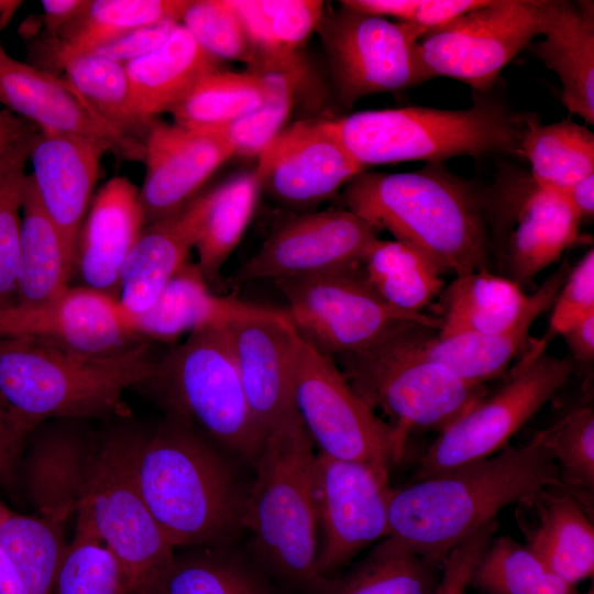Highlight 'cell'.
Instances as JSON below:
<instances>
[{
    "instance_id": "obj_34",
    "label": "cell",
    "mask_w": 594,
    "mask_h": 594,
    "mask_svg": "<svg viewBox=\"0 0 594 594\" xmlns=\"http://www.w3.org/2000/svg\"><path fill=\"white\" fill-rule=\"evenodd\" d=\"M188 0H92L53 42L55 59L90 54L141 26L180 23Z\"/></svg>"
},
{
    "instance_id": "obj_31",
    "label": "cell",
    "mask_w": 594,
    "mask_h": 594,
    "mask_svg": "<svg viewBox=\"0 0 594 594\" xmlns=\"http://www.w3.org/2000/svg\"><path fill=\"white\" fill-rule=\"evenodd\" d=\"M217 65L218 59L178 23L156 50L124 64L134 118L146 124L170 111Z\"/></svg>"
},
{
    "instance_id": "obj_55",
    "label": "cell",
    "mask_w": 594,
    "mask_h": 594,
    "mask_svg": "<svg viewBox=\"0 0 594 594\" xmlns=\"http://www.w3.org/2000/svg\"><path fill=\"white\" fill-rule=\"evenodd\" d=\"M343 8L363 12L374 16H393L405 22L411 16L417 0H345Z\"/></svg>"
},
{
    "instance_id": "obj_25",
    "label": "cell",
    "mask_w": 594,
    "mask_h": 594,
    "mask_svg": "<svg viewBox=\"0 0 594 594\" xmlns=\"http://www.w3.org/2000/svg\"><path fill=\"white\" fill-rule=\"evenodd\" d=\"M107 152V146L99 141L56 131L38 130L32 140L29 162L33 172L30 175L73 266L100 160Z\"/></svg>"
},
{
    "instance_id": "obj_22",
    "label": "cell",
    "mask_w": 594,
    "mask_h": 594,
    "mask_svg": "<svg viewBox=\"0 0 594 594\" xmlns=\"http://www.w3.org/2000/svg\"><path fill=\"white\" fill-rule=\"evenodd\" d=\"M571 267L564 262L538 289L508 330L493 334L460 333L439 337L438 331L415 324L389 337L406 354L444 366L464 381L485 384L502 377L513 358L527 344L537 317L556 300Z\"/></svg>"
},
{
    "instance_id": "obj_4",
    "label": "cell",
    "mask_w": 594,
    "mask_h": 594,
    "mask_svg": "<svg viewBox=\"0 0 594 594\" xmlns=\"http://www.w3.org/2000/svg\"><path fill=\"white\" fill-rule=\"evenodd\" d=\"M138 479L174 550L218 548L243 528L246 492L215 443L178 417L144 431Z\"/></svg>"
},
{
    "instance_id": "obj_20",
    "label": "cell",
    "mask_w": 594,
    "mask_h": 594,
    "mask_svg": "<svg viewBox=\"0 0 594 594\" xmlns=\"http://www.w3.org/2000/svg\"><path fill=\"white\" fill-rule=\"evenodd\" d=\"M91 420L56 418L28 437L16 471V487L35 515L66 522L76 514L99 448Z\"/></svg>"
},
{
    "instance_id": "obj_5",
    "label": "cell",
    "mask_w": 594,
    "mask_h": 594,
    "mask_svg": "<svg viewBox=\"0 0 594 594\" xmlns=\"http://www.w3.org/2000/svg\"><path fill=\"white\" fill-rule=\"evenodd\" d=\"M530 116L482 97L462 110L404 107L360 111L329 121L349 154L365 169L414 160L440 163L461 155L521 156L520 142Z\"/></svg>"
},
{
    "instance_id": "obj_26",
    "label": "cell",
    "mask_w": 594,
    "mask_h": 594,
    "mask_svg": "<svg viewBox=\"0 0 594 594\" xmlns=\"http://www.w3.org/2000/svg\"><path fill=\"white\" fill-rule=\"evenodd\" d=\"M145 227L140 189L110 178L94 197L77 243L74 270L84 286L119 297L122 266Z\"/></svg>"
},
{
    "instance_id": "obj_42",
    "label": "cell",
    "mask_w": 594,
    "mask_h": 594,
    "mask_svg": "<svg viewBox=\"0 0 594 594\" xmlns=\"http://www.w3.org/2000/svg\"><path fill=\"white\" fill-rule=\"evenodd\" d=\"M469 586L483 594H580L507 536L493 537L472 570Z\"/></svg>"
},
{
    "instance_id": "obj_19",
    "label": "cell",
    "mask_w": 594,
    "mask_h": 594,
    "mask_svg": "<svg viewBox=\"0 0 594 594\" xmlns=\"http://www.w3.org/2000/svg\"><path fill=\"white\" fill-rule=\"evenodd\" d=\"M0 336L29 337L88 355L121 353L141 340L118 298L87 286H68L40 305L13 306L0 314Z\"/></svg>"
},
{
    "instance_id": "obj_9",
    "label": "cell",
    "mask_w": 594,
    "mask_h": 594,
    "mask_svg": "<svg viewBox=\"0 0 594 594\" xmlns=\"http://www.w3.org/2000/svg\"><path fill=\"white\" fill-rule=\"evenodd\" d=\"M333 360L363 400L388 417L402 458L413 430L441 432L487 395L485 384L413 358L389 337Z\"/></svg>"
},
{
    "instance_id": "obj_54",
    "label": "cell",
    "mask_w": 594,
    "mask_h": 594,
    "mask_svg": "<svg viewBox=\"0 0 594 594\" xmlns=\"http://www.w3.org/2000/svg\"><path fill=\"white\" fill-rule=\"evenodd\" d=\"M26 440L19 433L0 400V487H16V471Z\"/></svg>"
},
{
    "instance_id": "obj_12",
    "label": "cell",
    "mask_w": 594,
    "mask_h": 594,
    "mask_svg": "<svg viewBox=\"0 0 594 594\" xmlns=\"http://www.w3.org/2000/svg\"><path fill=\"white\" fill-rule=\"evenodd\" d=\"M491 249L505 277L526 284L574 243L580 217L558 193L540 186L529 172L501 168L480 191Z\"/></svg>"
},
{
    "instance_id": "obj_3",
    "label": "cell",
    "mask_w": 594,
    "mask_h": 594,
    "mask_svg": "<svg viewBox=\"0 0 594 594\" xmlns=\"http://www.w3.org/2000/svg\"><path fill=\"white\" fill-rule=\"evenodd\" d=\"M156 361L147 341L88 356L34 338L0 336V400L25 440L50 419L128 418L124 393L144 386Z\"/></svg>"
},
{
    "instance_id": "obj_51",
    "label": "cell",
    "mask_w": 594,
    "mask_h": 594,
    "mask_svg": "<svg viewBox=\"0 0 594 594\" xmlns=\"http://www.w3.org/2000/svg\"><path fill=\"white\" fill-rule=\"evenodd\" d=\"M498 522L492 520L459 543L447 557L435 594H464L472 570L493 539Z\"/></svg>"
},
{
    "instance_id": "obj_2",
    "label": "cell",
    "mask_w": 594,
    "mask_h": 594,
    "mask_svg": "<svg viewBox=\"0 0 594 594\" xmlns=\"http://www.w3.org/2000/svg\"><path fill=\"white\" fill-rule=\"evenodd\" d=\"M342 197L346 209L420 250L441 274L490 271L492 249L480 190L439 163L407 173L363 170Z\"/></svg>"
},
{
    "instance_id": "obj_32",
    "label": "cell",
    "mask_w": 594,
    "mask_h": 594,
    "mask_svg": "<svg viewBox=\"0 0 594 594\" xmlns=\"http://www.w3.org/2000/svg\"><path fill=\"white\" fill-rule=\"evenodd\" d=\"M529 295L514 280L488 270L455 277L439 296V337L499 333L512 328Z\"/></svg>"
},
{
    "instance_id": "obj_60",
    "label": "cell",
    "mask_w": 594,
    "mask_h": 594,
    "mask_svg": "<svg viewBox=\"0 0 594 594\" xmlns=\"http://www.w3.org/2000/svg\"><path fill=\"white\" fill-rule=\"evenodd\" d=\"M0 594H28L11 559L0 543Z\"/></svg>"
},
{
    "instance_id": "obj_7",
    "label": "cell",
    "mask_w": 594,
    "mask_h": 594,
    "mask_svg": "<svg viewBox=\"0 0 594 594\" xmlns=\"http://www.w3.org/2000/svg\"><path fill=\"white\" fill-rule=\"evenodd\" d=\"M144 431L120 424L100 433L75 529L97 538L116 554L138 594H151L175 558L139 485Z\"/></svg>"
},
{
    "instance_id": "obj_56",
    "label": "cell",
    "mask_w": 594,
    "mask_h": 594,
    "mask_svg": "<svg viewBox=\"0 0 594 594\" xmlns=\"http://www.w3.org/2000/svg\"><path fill=\"white\" fill-rule=\"evenodd\" d=\"M84 0H42L46 34L54 41L61 30L75 19L87 6Z\"/></svg>"
},
{
    "instance_id": "obj_13",
    "label": "cell",
    "mask_w": 594,
    "mask_h": 594,
    "mask_svg": "<svg viewBox=\"0 0 594 594\" xmlns=\"http://www.w3.org/2000/svg\"><path fill=\"white\" fill-rule=\"evenodd\" d=\"M572 360L542 353L521 360L508 382L439 432L421 457L413 482L491 457L566 384Z\"/></svg>"
},
{
    "instance_id": "obj_46",
    "label": "cell",
    "mask_w": 594,
    "mask_h": 594,
    "mask_svg": "<svg viewBox=\"0 0 594 594\" xmlns=\"http://www.w3.org/2000/svg\"><path fill=\"white\" fill-rule=\"evenodd\" d=\"M53 594H138L124 566L100 540L75 530L61 559Z\"/></svg>"
},
{
    "instance_id": "obj_24",
    "label": "cell",
    "mask_w": 594,
    "mask_h": 594,
    "mask_svg": "<svg viewBox=\"0 0 594 594\" xmlns=\"http://www.w3.org/2000/svg\"><path fill=\"white\" fill-rule=\"evenodd\" d=\"M0 103L41 131H56L99 141L120 158L142 161L144 144L98 118L67 80L22 63L0 43Z\"/></svg>"
},
{
    "instance_id": "obj_6",
    "label": "cell",
    "mask_w": 594,
    "mask_h": 594,
    "mask_svg": "<svg viewBox=\"0 0 594 594\" xmlns=\"http://www.w3.org/2000/svg\"><path fill=\"white\" fill-rule=\"evenodd\" d=\"M314 446L299 415L265 436L242 520L262 556L304 584L316 581L319 552Z\"/></svg>"
},
{
    "instance_id": "obj_43",
    "label": "cell",
    "mask_w": 594,
    "mask_h": 594,
    "mask_svg": "<svg viewBox=\"0 0 594 594\" xmlns=\"http://www.w3.org/2000/svg\"><path fill=\"white\" fill-rule=\"evenodd\" d=\"M263 99L264 84L258 72L218 68L204 76L169 112L178 125L209 129L253 111Z\"/></svg>"
},
{
    "instance_id": "obj_39",
    "label": "cell",
    "mask_w": 594,
    "mask_h": 594,
    "mask_svg": "<svg viewBox=\"0 0 594 594\" xmlns=\"http://www.w3.org/2000/svg\"><path fill=\"white\" fill-rule=\"evenodd\" d=\"M65 524L16 513L0 499V543L28 594H53L56 572L67 546Z\"/></svg>"
},
{
    "instance_id": "obj_57",
    "label": "cell",
    "mask_w": 594,
    "mask_h": 594,
    "mask_svg": "<svg viewBox=\"0 0 594 594\" xmlns=\"http://www.w3.org/2000/svg\"><path fill=\"white\" fill-rule=\"evenodd\" d=\"M573 356L580 362L594 358V312L574 322L563 334Z\"/></svg>"
},
{
    "instance_id": "obj_45",
    "label": "cell",
    "mask_w": 594,
    "mask_h": 594,
    "mask_svg": "<svg viewBox=\"0 0 594 594\" xmlns=\"http://www.w3.org/2000/svg\"><path fill=\"white\" fill-rule=\"evenodd\" d=\"M215 549L175 557L151 594H271L242 562Z\"/></svg>"
},
{
    "instance_id": "obj_52",
    "label": "cell",
    "mask_w": 594,
    "mask_h": 594,
    "mask_svg": "<svg viewBox=\"0 0 594 594\" xmlns=\"http://www.w3.org/2000/svg\"><path fill=\"white\" fill-rule=\"evenodd\" d=\"M179 22L162 21L130 31L97 50L96 54L127 64L156 50Z\"/></svg>"
},
{
    "instance_id": "obj_61",
    "label": "cell",
    "mask_w": 594,
    "mask_h": 594,
    "mask_svg": "<svg viewBox=\"0 0 594 594\" xmlns=\"http://www.w3.org/2000/svg\"><path fill=\"white\" fill-rule=\"evenodd\" d=\"M21 6V1H2L0 0V15L3 22H7L13 12Z\"/></svg>"
},
{
    "instance_id": "obj_49",
    "label": "cell",
    "mask_w": 594,
    "mask_h": 594,
    "mask_svg": "<svg viewBox=\"0 0 594 594\" xmlns=\"http://www.w3.org/2000/svg\"><path fill=\"white\" fill-rule=\"evenodd\" d=\"M273 45L275 63L288 64L299 55L296 48L323 20V2L317 0H255Z\"/></svg>"
},
{
    "instance_id": "obj_23",
    "label": "cell",
    "mask_w": 594,
    "mask_h": 594,
    "mask_svg": "<svg viewBox=\"0 0 594 594\" xmlns=\"http://www.w3.org/2000/svg\"><path fill=\"white\" fill-rule=\"evenodd\" d=\"M228 330L250 410L266 436L298 415L293 391L297 332L282 309L233 320Z\"/></svg>"
},
{
    "instance_id": "obj_53",
    "label": "cell",
    "mask_w": 594,
    "mask_h": 594,
    "mask_svg": "<svg viewBox=\"0 0 594 594\" xmlns=\"http://www.w3.org/2000/svg\"><path fill=\"white\" fill-rule=\"evenodd\" d=\"M491 2L492 0H417L411 16L402 23L418 41L428 32Z\"/></svg>"
},
{
    "instance_id": "obj_17",
    "label": "cell",
    "mask_w": 594,
    "mask_h": 594,
    "mask_svg": "<svg viewBox=\"0 0 594 594\" xmlns=\"http://www.w3.org/2000/svg\"><path fill=\"white\" fill-rule=\"evenodd\" d=\"M377 232L346 208L294 215L272 230L235 279L275 282L363 265Z\"/></svg>"
},
{
    "instance_id": "obj_59",
    "label": "cell",
    "mask_w": 594,
    "mask_h": 594,
    "mask_svg": "<svg viewBox=\"0 0 594 594\" xmlns=\"http://www.w3.org/2000/svg\"><path fill=\"white\" fill-rule=\"evenodd\" d=\"M34 129H37L34 124L0 109V158L13 142Z\"/></svg>"
},
{
    "instance_id": "obj_27",
    "label": "cell",
    "mask_w": 594,
    "mask_h": 594,
    "mask_svg": "<svg viewBox=\"0 0 594 594\" xmlns=\"http://www.w3.org/2000/svg\"><path fill=\"white\" fill-rule=\"evenodd\" d=\"M515 519L529 549L554 574L571 585L594 571L592 516L570 493L551 486L516 504Z\"/></svg>"
},
{
    "instance_id": "obj_38",
    "label": "cell",
    "mask_w": 594,
    "mask_h": 594,
    "mask_svg": "<svg viewBox=\"0 0 594 594\" xmlns=\"http://www.w3.org/2000/svg\"><path fill=\"white\" fill-rule=\"evenodd\" d=\"M261 190L255 168L212 189L211 204L195 244L196 264L208 284L219 283L220 271L243 237Z\"/></svg>"
},
{
    "instance_id": "obj_30",
    "label": "cell",
    "mask_w": 594,
    "mask_h": 594,
    "mask_svg": "<svg viewBox=\"0 0 594 594\" xmlns=\"http://www.w3.org/2000/svg\"><path fill=\"white\" fill-rule=\"evenodd\" d=\"M273 309L213 294L198 265L187 260L147 310L125 315L141 340L173 342L206 328L227 326Z\"/></svg>"
},
{
    "instance_id": "obj_40",
    "label": "cell",
    "mask_w": 594,
    "mask_h": 594,
    "mask_svg": "<svg viewBox=\"0 0 594 594\" xmlns=\"http://www.w3.org/2000/svg\"><path fill=\"white\" fill-rule=\"evenodd\" d=\"M67 81L89 109L121 134L143 143L146 124L138 121L130 105L124 64L90 53L56 59Z\"/></svg>"
},
{
    "instance_id": "obj_8",
    "label": "cell",
    "mask_w": 594,
    "mask_h": 594,
    "mask_svg": "<svg viewBox=\"0 0 594 594\" xmlns=\"http://www.w3.org/2000/svg\"><path fill=\"white\" fill-rule=\"evenodd\" d=\"M148 387L215 444L256 460L264 433L250 410L227 326L189 334L157 359Z\"/></svg>"
},
{
    "instance_id": "obj_14",
    "label": "cell",
    "mask_w": 594,
    "mask_h": 594,
    "mask_svg": "<svg viewBox=\"0 0 594 594\" xmlns=\"http://www.w3.org/2000/svg\"><path fill=\"white\" fill-rule=\"evenodd\" d=\"M540 23L541 0H492L425 34L420 55L431 78L450 77L484 94L539 36Z\"/></svg>"
},
{
    "instance_id": "obj_28",
    "label": "cell",
    "mask_w": 594,
    "mask_h": 594,
    "mask_svg": "<svg viewBox=\"0 0 594 594\" xmlns=\"http://www.w3.org/2000/svg\"><path fill=\"white\" fill-rule=\"evenodd\" d=\"M211 199L212 190L177 213L144 227L120 275L118 300L128 316L147 310L188 260Z\"/></svg>"
},
{
    "instance_id": "obj_50",
    "label": "cell",
    "mask_w": 594,
    "mask_h": 594,
    "mask_svg": "<svg viewBox=\"0 0 594 594\" xmlns=\"http://www.w3.org/2000/svg\"><path fill=\"white\" fill-rule=\"evenodd\" d=\"M544 336L534 342L524 359L544 353L547 344L562 336L574 322L594 312V250L590 249L578 262L559 290Z\"/></svg>"
},
{
    "instance_id": "obj_16",
    "label": "cell",
    "mask_w": 594,
    "mask_h": 594,
    "mask_svg": "<svg viewBox=\"0 0 594 594\" xmlns=\"http://www.w3.org/2000/svg\"><path fill=\"white\" fill-rule=\"evenodd\" d=\"M321 544L316 580L327 578L356 553L389 535L388 472L319 453L314 466Z\"/></svg>"
},
{
    "instance_id": "obj_47",
    "label": "cell",
    "mask_w": 594,
    "mask_h": 594,
    "mask_svg": "<svg viewBox=\"0 0 594 594\" xmlns=\"http://www.w3.org/2000/svg\"><path fill=\"white\" fill-rule=\"evenodd\" d=\"M550 448L560 480L593 517L594 413L591 407L572 410L551 426Z\"/></svg>"
},
{
    "instance_id": "obj_58",
    "label": "cell",
    "mask_w": 594,
    "mask_h": 594,
    "mask_svg": "<svg viewBox=\"0 0 594 594\" xmlns=\"http://www.w3.org/2000/svg\"><path fill=\"white\" fill-rule=\"evenodd\" d=\"M581 221L594 215V174H591L566 188L560 194Z\"/></svg>"
},
{
    "instance_id": "obj_21",
    "label": "cell",
    "mask_w": 594,
    "mask_h": 594,
    "mask_svg": "<svg viewBox=\"0 0 594 594\" xmlns=\"http://www.w3.org/2000/svg\"><path fill=\"white\" fill-rule=\"evenodd\" d=\"M143 144L145 176L140 200L145 226L185 208L212 173L234 155L229 143L210 130L156 118L147 122Z\"/></svg>"
},
{
    "instance_id": "obj_29",
    "label": "cell",
    "mask_w": 594,
    "mask_h": 594,
    "mask_svg": "<svg viewBox=\"0 0 594 594\" xmlns=\"http://www.w3.org/2000/svg\"><path fill=\"white\" fill-rule=\"evenodd\" d=\"M542 41L534 55L562 85V102L594 123V6L592 1L541 0Z\"/></svg>"
},
{
    "instance_id": "obj_44",
    "label": "cell",
    "mask_w": 594,
    "mask_h": 594,
    "mask_svg": "<svg viewBox=\"0 0 594 594\" xmlns=\"http://www.w3.org/2000/svg\"><path fill=\"white\" fill-rule=\"evenodd\" d=\"M34 129L0 158V314L16 304L21 205Z\"/></svg>"
},
{
    "instance_id": "obj_35",
    "label": "cell",
    "mask_w": 594,
    "mask_h": 594,
    "mask_svg": "<svg viewBox=\"0 0 594 594\" xmlns=\"http://www.w3.org/2000/svg\"><path fill=\"white\" fill-rule=\"evenodd\" d=\"M439 566L391 537L344 575L312 584L326 594H435Z\"/></svg>"
},
{
    "instance_id": "obj_41",
    "label": "cell",
    "mask_w": 594,
    "mask_h": 594,
    "mask_svg": "<svg viewBox=\"0 0 594 594\" xmlns=\"http://www.w3.org/2000/svg\"><path fill=\"white\" fill-rule=\"evenodd\" d=\"M253 70L258 72L263 79V102L228 124L205 129L224 139L234 155L248 157H258L283 130L307 66L300 57L284 66Z\"/></svg>"
},
{
    "instance_id": "obj_48",
    "label": "cell",
    "mask_w": 594,
    "mask_h": 594,
    "mask_svg": "<svg viewBox=\"0 0 594 594\" xmlns=\"http://www.w3.org/2000/svg\"><path fill=\"white\" fill-rule=\"evenodd\" d=\"M180 23L216 59L254 65L256 52L231 0H188Z\"/></svg>"
},
{
    "instance_id": "obj_36",
    "label": "cell",
    "mask_w": 594,
    "mask_h": 594,
    "mask_svg": "<svg viewBox=\"0 0 594 594\" xmlns=\"http://www.w3.org/2000/svg\"><path fill=\"white\" fill-rule=\"evenodd\" d=\"M520 154L530 163L536 183L558 194L594 174V134L570 120L541 124L531 114Z\"/></svg>"
},
{
    "instance_id": "obj_33",
    "label": "cell",
    "mask_w": 594,
    "mask_h": 594,
    "mask_svg": "<svg viewBox=\"0 0 594 594\" xmlns=\"http://www.w3.org/2000/svg\"><path fill=\"white\" fill-rule=\"evenodd\" d=\"M73 272L62 237L45 212L28 174L21 205L15 306L51 300L69 286Z\"/></svg>"
},
{
    "instance_id": "obj_11",
    "label": "cell",
    "mask_w": 594,
    "mask_h": 594,
    "mask_svg": "<svg viewBox=\"0 0 594 594\" xmlns=\"http://www.w3.org/2000/svg\"><path fill=\"white\" fill-rule=\"evenodd\" d=\"M298 415L320 453L389 471L402 459L393 428L352 388L332 358L298 334L293 358Z\"/></svg>"
},
{
    "instance_id": "obj_10",
    "label": "cell",
    "mask_w": 594,
    "mask_h": 594,
    "mask_svg": "<svg viewBox=\"0 0 594 594\" xmlns=\"http://www.w3.org/2000/svg\"><path fill=\"white\" fill-rule=\"evenodd\" d=\"M297 334L324 356L367 349L421 324L439 331V317L399 310L369 283L363 265L275 280Z\"/></svg>"
},
{
    "instance_id": "obj_18",
    "label": "cell",
    "mask_w": 594,
    "mask_h": 594,
    "mask_svg": "<svg viewBox=\"0 0 594 594\" xmlns=\"http://www.w3.org/2000/svg\"><path fill=\"white\" fill-rule=\"evenodd\" d=\"M254 168L262 190L295 208L324 202L364 170L329 120H304L283 129L257 157Z\"/></svg>"
},
{
    "instance_id": "obj_1",
    "label": "cell",
    "mask_w": 594,
    "mask_h": 594,
    "mask_svg": "<svg viewBox=\"0 0 594 594\" xmlns=\"http://www.w3.org/2000/svg\"><path fill=\"white\" fill-rule=\"evenodd\" d=\"M551 426L520 446L392 490L388 537L442 566L449 553L504 507L540 490L564 488L549 437Z\"/></svg>"
},
{
    "instance_id": "obj_37",
    "label": "cell",
    "mask_w": 594,
    "mask_h": 594,
    "mask_svg": "<svg viewBox=\"0 0 594 594\" xmlns=\"http://www.w3.org/2000/svg\"><path fill=\"white\" fill-rule=\"evenodd\" d=\"M363 270L374 290L391 306L421 312L444 288L441 272L420 250L397 240L377 239Z\"/></svg>"
},
{
    "instance_id": "obj_15",
    "label": "cell",
    "mask_w": 594,
    "mask_h": 594,
    "mask_svg": "<svg viewBox=\"0 0 594 594\" xmlns=\"http://www.w3.org/2000/svg\"><path fill=\"white\" fill-rule=\"evenodd\" d=\"M341 101L404 90L431 78L415 40L402 22L343 8L320 26Z\"/></svg>"
}]
</instances>
